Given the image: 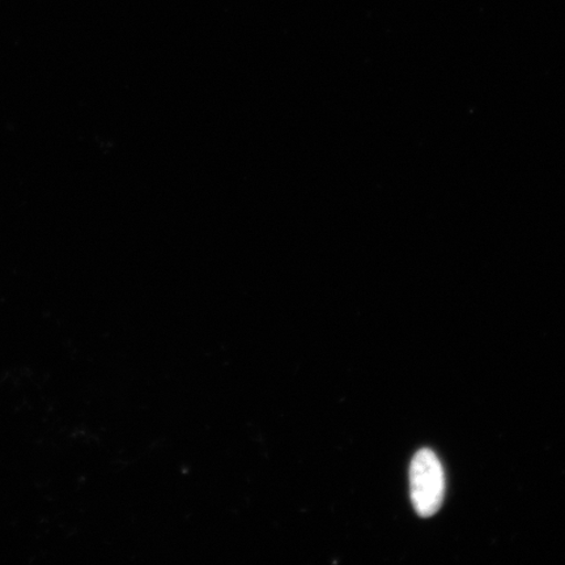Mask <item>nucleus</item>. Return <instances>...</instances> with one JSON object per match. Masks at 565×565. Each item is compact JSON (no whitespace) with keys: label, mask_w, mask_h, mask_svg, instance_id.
I'll return each mask as SVG.
<instances>
[{"label":"nucleus","mask_w":565,"mask_h":565,"mask_svg":"<svg viewBox=\"0 0 565 565\" xmlns=\"http://www.w3.org/2000/svg\"><path fill=\"white\" fill-rule=\"evenodd\" d=\"M409 491L420 518H430L440 510L445 494V475L440 459L433 450L422 449L409 466Z\"/></svg>","instance_id":"f257e3e1"}]
</instances>
